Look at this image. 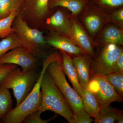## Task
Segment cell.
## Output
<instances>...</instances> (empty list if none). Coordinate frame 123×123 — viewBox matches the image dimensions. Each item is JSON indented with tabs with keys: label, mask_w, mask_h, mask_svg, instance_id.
<instances>
[{
	"label": "cell",
	"mask_w": 123,
	"mask_h": 123,
	"mask_svg": "<svg viewBox=\"0 0 123 123\" xmlns=\"http://www.w3.org/2000/svg\"><path fill=\"white\" fill-rule=\"evenodd\" d=\"M25 0H0V19L7 17L14 11L20 13Z\"/></svg>",
	"instance_id": "19"
},
{
	"label": "cell",
	"mask_w": 123,
	"mask_h": 123,
	"mask_svg": "<svg viewBox=\"0 0 123 123\" xmlns=\"http://www.w3.org/2000/svg\"><path fill=\"white\" fill-rule=\"evenodd\" d=\"M88 1L85 0H49V4L51 9L62 7L68 10L73 15L78 16L81 12Z\"/></svg>",
	"instance_id": "17"
},
{
	"label": "cell",
	"mask_w": 123,
	"mask_h": 123,
	"mask_svg": "<svg viewBox=\"0 0 123 123\" xmlns=\"http://www.w3.org/2000/svg\"><path fill=\"white\" fill-rule=\"evenodd\" d=\"M1 120L0 119V123H1Z\"/></svg>",
	"instance_id": "33"
},
{
	"label": "cell",
	"mask_w": 123,
	"mask_h": 123,
	"mask_svg": "<svg viewBox=\"0 0 123 123\" xmlns=\"http://www.w3.org/2000/svg\"><path fill=\"white\" fill-rule=\"evenodd\" d=\"M123 114L122 110L110 105L101 108L99 113V123H114Z\"/></svg>",
	"instance_id": "20"
},
{
	"label": "cell",
	"mask_w": 123,
	"mask_h": 123,
	"mask_svg": "<svg viewBox=\"0 0 123 123\" xmlns=\"http://www.w3.org/2000/svg\"><path fill=\"white\" fill-rule=\"evenodd\" d=\"M59 52L55 51L49 55L44 60L42 71L34 85L26 98L21 103L12 108L1 119L4 123H21L27 116L39 110L42 103L41 86L42 79L50 63L57 59Z\"/></svg>",
	"instance_id": "1"
},
{
	"label": "cell",
	"mask_w": 123,
	"mask_h": 123,
	"mask_svg": "<svg viewBox=\"0 0 123 123\" xmlns=\"http://www.w3.org/2000/svg\"><path fill=\"white\" fill-rule=\"evenodd\" d=\"M114 73L123 74V52L117 60L115 65Z\"/></svg>",
	"instance_id": "30"
},
{
	"label": "cell",
	"mask_w": 123,
	"mask_h": 123,
	"mask_svg": "<svg viewBox=\"0 0 123 123\" xmlns=\"http://www.w3.org/2000/svg\"><path fill=\"white\" fill-rule=\"evenodd\" d=\"M36 69L24 72L18 67L12 71L0 84V88L11 89L16 99V106L24 101L37 81Z\"/></svg>",
	"instance_id": "4"
},
{
	"label": "cell",
	"mask_w": 123,
	"mask_h": 123,
	"mask_svg": "<svg viewBox=\"0 0 123 123\" xmlns=\"http://www.w3.org/2000/svg\"><path fill=\"white\" fill-rule=\"evenodd\" d=\"M69 17L75 43L85 53L93 57L96 47L92 38L78 20L77 16L71 13L69 14Z\"/></svg>",
	"instance_id": "12"
},
{
	"label": "cell",
	"mask_w": 123,
	"mask_h": 123,
	"mask_svg": "<svg viewBox=\"0 0 123 123\" xmlns=\"http://www.w3.org/2000/svg\"><path fill=\"white\" fill-rule=\"evenodd\" d=\"M84 109L91 117L94 118L95 123H99V113L100 108L96 98L93 93L86 89L81 97Z\"/></svg>",
	"instance_id": "18"
},
{
	"label": "cell",
	"mask_w": 123,
	"mask_h": 123,
	"mask_svg": "<svg viewBox=\"0 0 123 123\" xmlns=\"http://www.w3.org/2000/svg\"><path fill=\"white\" fill-rule=\"evenodd\" d=\"M44 37L48 45L63 52L71 57L85 53L71 39L64 35L49 32Z\"/></svg>",
	"instance_id": "13"
},
{
	"label": "cell",
	"mask_w": 123,
	"mask_h": 123,
	"mask_svg": "<svg viewBox=\"0 0 123 123\" xmlns=\"http://www.w3.org/2000/svg\"><path fill=\"white\" fill-rule=\"evenodd\" d=\"M85 0L90 1V0Z\"/></svg>",
	"instance_id": "32"
},
{
	"label": "cell",
	"mask_w": 123,
	"mask_h": 123,
	"mask_svg": "<svg viewBox=\"0 0 123 123\" xmlns=\"http://www.w3.org/2000/svg\"><path fill=\"white\" fill-rule=\"evenodd\" d=\"M95 47L102 44H115L123 46V29L108 23L93 39Z\"/></svg>",
	"instance_id": "15"
},
{
	"label": "cell",
	"mask_w": 123,
	"mask_h": 123,
	"mask_svg": "<svg viewBox=\"0 0 123 123\" xmlns=\"http://www.w3.org/2000/svg\"><path fill=\"white\" fill-rule=\"evenodd\" d=\"M13 101L8 89L0 88V119H1L12 109Z\"/></svg>",
	"instance_id": "21"
},
{
	"label": "cell",
	"mask_w": 123,
	"mask_h": 123,
	"mask_svg": "<svg viewBox=\"0 0 123 123\" xmlns=\"http://www.w3.org/2000/svg\"><path fill=\"white\" fill-rule=\"evenodd\" d=\"M123 52V46L115 44L97 46L92 60L94 74L106 76L114 73L117 60Z\"/></svg>",
	"instance_id": "6"
},
{
	"label": "cell",
	"mask_w": 123,
	"mask_h": 123,
	"mask_svg": "<svg viewBox=\"0 0 123 123\" xmlns=\"http://www.w3.org/2000/svg\"><path fill=\"white\" fill-rule=\"evenodd\" d=\"M39 58L36 57L21 46L10 50L0 58V65L12 64L21 67L27 72L36 69Z\"/></svg>",
	"instance_id": "11"
},
{
	"label": "cell",
	"mask_w": 123,
	"mask_h": 123,
	"mask_svg": "<svg viewBox=\"0 0 123 123\" xmlns=\"http://www.w3.org/2000/svg\"><path fill=\"white\" fill-rule=\"evenodd\" d=\"M62 68L65 74L72 85L73 89L80 97H81L84 90L79 83L73 63L72 58L70 55L63 52L59 51Z\"/></svg>",
	"instance_id": "16"
},
{
	"label": "cell",
	"mask_w": 123,
	"mask_h": 123,
	"mask_svg": "<svg viewBox=\"0 0 123 123\" xmlns=\"http://www.w3.org/2000/svg\"><path fill=\"white\" fill-rule=\"evenodd\" d=\"M42 103L39 109L41 114L47 111L55 112L74 123V112L68 101L46 71L41 86Z\"/></svg>",
	"instance_id": "2"
},
{
	"label": "cell",
	"mask_w": 123,
	"mask_h": 123,
	"mask_svg": "<svg viewBox=\"0 0 123 123\" xmlns=\"http://www.w3.org/2000/svg\"><path fill=\"white\" fill-rule=\"evenodd\" d=\"M116 121H117V123H123V114L121 115L119 117Z\"/></svg>",
	"instance_id": "31"
},
{
	"label": "cell",
	"mask_w": 123,
	"mask_h": 123,
	"mask_svg": "<svg viewBox=\"0 0 123 123\" xmlns=\"http://www.w3.org/2000/svg\"><path fill=\"white\" fill-rule=\"evenodd\" d=\"M18 67L17 65L12 64L0 65V84L14 69Z\"/></svg>",
	"instance_id": "29"
},
{
	"label": "cell",
	"mask_w": 123,
	"mask_h": 123,
	"mask_svg": "<svg viewBox=\"0 0 123 123\" xmlns=\"http://www.w3.org/2000/svg\"><path fill=\"white\" fill-rule=\"evenodd\" d=\"M89 1L108 12L123 6V0H90Z\"/></svg>",
	"instance_id": "25"
},
{
	"label": "cell",
	"mask_w": 123,
	"mask_h": 123,
	"mask_svg": "<svg viewBox=\"0 0 123 123\" xmlns=\"http://www.w3.org/2000/svg\"><path fill=\"white\" fill-rule=\"evenodd\" d=\"M81 12V23L92 39L104 26L110 23L109 12L89 1L85 5Z\"/></svg>",
	"instance_id": "8"
},
{
	"label": "cell",
	"mask_w": 123,
	"mask_h": 123,
	"mask_svg": "<svg viewBox=\"0 0 123 123\" xmlns=\"http://www.w3.org/2000/svg\"><path fill=\"white\" fill-rule=\"evenodd\" d=\"M41 113L39 110H37L28 115L24 119V123H48L53 120L56 118V116H54L50 119L43 120L41 118L40 115Z\"/></svg>",
	"instance_id": "27"
},
{
	"label": "cell",
	"mask_w": 123,
	"mask_h": 123,
	"mask_svg": "<svg viewBox=\"0 0 123 123\" xmlns=\"http://www.w3.org/2000/svg\"><path fill=\"white\" fill-rule=\"evenodd\" d=\"M93 121L85 109L74 112V123H90Z\"/></svg>",
	"instance_id": "28"
},
{
	"label": "cell",
	"mask_w": 123,
	"mask_h": 123,
	"mask_svg": "<svg viewBox=\"0 0 123 123\" xmlns=\"http://www.w3.org/2000/svg\"><path fill=\"white\" fill-rule=\"evenodd\" d=\"M21 46L18 36L15 33L0 40V58L9 51Z\"/></svg>",
	"instance_id": "22"
},
{
	"label": "cell",
	"mask_w": 123,
	"mask_h": 123,
	"mask_svg": "<svg viewBox=\"0 0 123 123\" xmlns=\"http://www.w3.org/2000/svg\"><path fill=\"white\" fill-rule=\"evenodd\" d=\"M46 71L66 98L73 112L84 109L81 98L67 81L62 66L60 53L57 59L49 64Z\"/></svg>",
	"instance_id": "5"
},
{
	"label": "cell",
	"mask_w": 123,
	"mask_h": 123,
	"mask_svg": "<svg viewBox=\"0 0 123 123\" xmlns=\"http://www.w3.org/2000/svg\"><path fill=\"white\" fill-rule=\"evenodd\" d=\"M72 58L79 83L85 89L87 88L94 74L92 69V57L85 53Z\"/></svg>",
	"instance_id": "14"
},
{
	"label": "cell",
	"mask_w": 123,
	"mask_h": 123,
	"mask_svg": "<svg viewBox=\"0 0 123 123\" xmlns=\"http://www.w3.org/2000/svg\"><path fill=\"white\" fill-rule=\"evenodd\" d=\"M42 30L66 36L75 43L69 14L63 8L57 7L53 9L52 13L44 20Z\"/></svg>",
	"instance_id": "10"
},
{
	"label": "cell",
	"mask_w": 123,
	"mask_h": 123,
	"mask_svg": "<svg viewBox=\"0 0 123 123\" xmlns=\"http://www.w3.org/2000/svg\"><path fill=\"white\" fill-rule=\"evenodd\" d=\"M49 2V0H25L20 14L30 26L42 31L44 20L53 10Z\"/></svg>",
	"instance_id": "7"
},
{
	"label": "cell",
	"mask_w": 123,
	"mask_h": 123,
	"mask_svg": "<svg viewBox=\"0 0 123 123\" xmlns=\"http://www.w3.org/2000/svg\"><path fill=\"white\" fill-rule=\"evenodd\" d=\"M19 12L14 11L7 17L0 19V39L7 37L14 33L12 24Z\"/></svg>",
	"instance_id": "23"
},
{
	"label": "cell",
	"mask_w": 123,
	"mask_h": 123,
	"mask_svg": "<svg viewBox=\"0 0 123 123\" xmlns=\"http://www.w3.org/2000/svg\"><path fill=\"white\" fill-rule=\"evenodd\" d=\"M117 93L123 97V74L114 73L105 76Z\"/></svg>",
	"instance_id": "24"
},
{
	"label": "cell",
	"mask_w": 123,
	"mask_h": 123,
	"mask_svg": "<svg viewBox=\"0 0 123 123\" xmlns=\"http://www.w3.org/2000/svg\"><path fill=\"white\" fill-rule=\"evenodd\" d=\"M110 23L123 29V7L109 12Z\"/></svg>",
	"instance_id": "26"
},
{
	"label": "cell",
	"mask_w": 123,
	"mask_h": 123,
	"mask_svg": "<svg viewBox=\"0 0 123 123\" xmlns=\"http://www.w3.org/2000/svg\"><path fill=\"white\" fill-rule=\"evenodd\" d=\"M86 89L94 95L100 108L114 102H123V97L117 93L104 75L93 74Z\"/></svg>",
	"instance_id": "9"
},
{
	"label": "cell",
	"mask_w": 123,
	"mask_h": 123,
	"mask_svg": "<svg viewBox=\"0 0 123 123\" xmlns=\"http://www.w3.org/2000/svg\"><path fill=\"white\" fill-rule=\"evenodd\" d=\"M12 27L20 40L21 47L38 58L46 55L45 50L48 45L42 31L30 26L20 13L14 20Z\"/></svg>",
	"instance_id": "3"
}]
</instances>
